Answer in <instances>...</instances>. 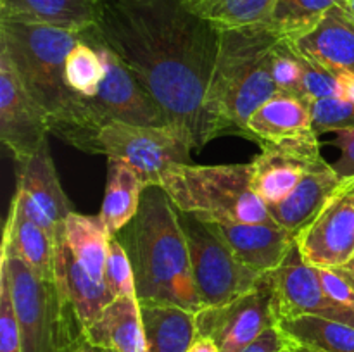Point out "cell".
I'll list each match as a JSON object with an SVG mask.
<instances>
[{
  "label": "cell",
  "mask_w": 354,
  "mask_h": 352,
  "mask_svg": "<svg viewBox=\"0 0 354 352\" xmlns=\"http://www.w3.org/2000/svg\"><path fill=\"white\" fill-rule=\"evenodd\" d=\"M95 40L121 59L194 148L207 144L204 100L221 30L183 0H102Z\"/></svg>",
  "instance_id": "obj_1"
},
{
  "label": "cell",
  "mask_w": 354,
  "mask_h": 352,
  "mask_svg": "<svg viewBox=\"0 0 354 352\" xmlns=\"http://www.w3.org/2000/svg\"><path fill=\"white\" fill-rule=\"evenodd\" d=\"M83 31L47 24L0 21V50L12 61L21 83L48 119L50 133L78 150L95 154L83 97L66 85V59Z\"/></svg>",
  "instance_id": "obj_2"
},
{
  "label": "cell",
  "mask_w": 354,
  "mask_h": 352,
  "mask_svg": "<svg viewBox=\"0 0 354 352\" xmlns=\"http://www.w3.org/2000/svg\"><path fill=\"white\" fill-rule=\"evenodd\" d=\"M121 231L123 238L116 237L130 255L138 302L204 309L180 213L162 186L144 190L137 216Z\"/></svg>",
  "instance_id": "obj_3"
},
{
  "label": "cell",
  "mask_w": 354,
  "mask_h": 352,
  "mask_svg": "<svg viewBox=\"0 0 354 352\" xmlns=\"http://www.w3.org/2000/svg\"><path fill=\"white\" fill-rule=\"evenodd\" d=\"M282 38L263 23L221 30L220 48L204 100L207 140L239 131L279 86L272 76V50Z\"/></svg>",
  "instance_id": "obj_4"
},
{
  "label": "cell",
  "mask_w": 354,
  "mask_h": 352,
  "mask_svg": "<svg viewBox=\"0 0 354 352\" xmlns=\"http://www.w3.org/2000/svg\"><path fill=\"white\" fill-rule=\"evenodd\" d=\"M252 162L197 166L175 164L166 169L159 186L178 213L203 223H270L268 207L252 190Z\"/></svg>",
  "instance_id": "obj_5"
},
{
  "label": "cell",
  "mask_w": 354,
  "mask_h": 352,
  "mask_svg": "<svg viewBox=\"0 0 354 352\" xmlns=\"http://www.w3.org/2000/svg\"><path fill=\"white\" fill-rule=\"evenodd\" d=\"M0 271L6 273L9 282L23 351L73 352L85 333L55 282L38 276L6 245H2Z\"/></svg>",
  "instance_id": "obj_6"
},
{
  "label": "cell",
  "mask_w": 354,
  "mask_h": 352,
  "mask_svg": "<svg viewBox=\"0 0 354 352\" xmlns=\"http://www.w3.org/2000/svg\"><path fill=\"white\" fill-rule=\"evenodd\" d=\"M180 223L185 231L194 280L204 307L220 306L251 292L268 275L242 262L203 221L180 213Z\"/></svg>",
  "instance_id": "obj_7"
},
{
  "label": "cell",
  "mask_w": 354,
  "mask_h": 352,
  "mask_svg": "<svg viewBox=\"0 0 354 352\" xmlns=\"http://www.w3.org/2000/svg\"><path fill=\"white\" fill-rule=\"evenodd\" d=\"M192 144L169 124L138 126L114 121L97 131L95 154L130 164L147 185H159L166 169L190 164Z\"/></svg>",
  "instance_id": "obj_8"
},
{
  "label": "cell",
  "mask_w": 354,
  "mask_h": 352,
  "mask_svg": "<svg viewBox=\"0 0 354 352\" xmlns=\"http://www.w3.org/2000/svg\"><path fill=\"white\" fill-rule=\"evenodd\" d=\"M85 31L97 43L104 62V79L99 93L92 99H83L90 128L95 133V138L97 131L104 124L114 123V121L138 124V126L168 124L165 113L158 106V102L131 75V71L121 62V59L111 48L95 40L88 30Z\"/></svg>",
  "instance_id": "obj_9"
},
{
  "label": "cell",
  "mask_w": 354,
  "mask_h": 352,
  "mask_svg": "<svg viewBox=\"0 0 354 352\" xmlns=\"http://www.w3.org/2000/svg\"><path fill=\"white\" fill-rule=\"evenodd\" d=\"M197 337L209 338L220 352H242L270 326L279 323L270 276L251 292L196 314Z\"/></svg>",
  "instance_id": "obj_10"
},
{
  "label": "cell",
  "mask_w": 354,
  "mask_h": 352,
  "mask_svg": "<svg viewBox=\"0 0 354 352\" xmlns=\"http://www.w3.org/2000/svg\"><path fill=\"white\" fill-rule=\"evenodd\" d=\"M304 261L315 268H341L354 255V176L342 178L313 219L296 235Z\"/></svg>",
  "instance_id": "obj_11"
},
{
  "label": "cell",
  "mask_w": 354,
  "mask_h": 352,
  "mask_svg": "<svg viewBox=\"0 0 354 352\" xmlns=\"http://www.w3.org/2000/svg\"><path fill=\"white\" fill-rule=\"evenodd\" d=\"M261 148V154L252 161V190L266 207L283 202L301 179L325 161L315 130L263 144Z\"/></svg>",
  "instance_id": "obj_12"
},
{
  "label": "cell",
  "mask_w": 354,
  "mask_h": 352,
  "mask_svg": "<svg viewBox=\"0 0 354 352\" xmlns=\"http://www.w3.org/2000/svg\"><path fill=\"white\" fill-rule=\"evenodd\" d=\"M50 133L48 119L21 83L12 61L0 50V138L19 164L40 150Z\"/></svg>",
  "instance_id": "obj_13"
},
{
  "label": "cell",
  "mask_w": 354,
  "mask_h": 352,
  "mask_svg": "<svg viewBox=\"0 0 354 352\" xmlns=\"http://www.w3.org/2000/svg\"><path fill=\"white\" fill-rule=\"evenodd\" d=\"M279 321L282 317L315 314L354 326V311L332 300L322 286L317 268L308 264L299 248L290 251L279 269L268 273Z\"/></svg>",
  "instance_id": "obj_14"
},
{
  "label": "cell",
  "mask_w": 354,
  "mask_h": 352,
  "mask_svg": "<svg viewBox=\"0 0 354 352\" xmlns=\"http://www.w3.org/2000/svg\"><path fill=\"white\" fill-rule=\"evenodd\" d=\"M19 166V179L14 195L17 207L24 216L57 238L73 209L59 182L47 141L37 154Z\"/></svg>",
  "instance_id": "obj_15"
},
{
  "label": "cell",
  "mask_w": 354,
  "mask_h": 352,
  "mask_svg": "<svg viewBox=\"0 0 354 352\" xmlns=\"http://www.w3.org/2000/svg\"><path fill=\"white\" fill-rule=\"evenodd\" d=\"M206 224L242 262L265 275L279 269L296 247V233L275 221Z\"/></svg>",
  "instance_id": "obj_16"
},
{
  "label": "cell",
  "mask_w": 354,
  "mask_h": 352,
  "mask_svg": "<svg viewBox=\"0 0 354 352\" xmlns=\"http://www.w3.org/2000/svg\"><path fill=\"white\" fill-rule=\"evenodd\" d=\"M55 285L75 309L83 331L116 297L111 293L102 280H95L73 255L62 230L55 240Z\"/></svg>",
  "instance_id": "obj_17"
},
{
  "label": "cell",
  "mask_w": 354,
  "mask_h": 352,
  "mask_svg": "<svg viewBox=\"0 0 354 352\" xmlns=\"http://www.w3.org/2000/svg\"><path fill=\"white\" fill-rule=\"evenodd\" d=\"M294 47L330 71L354 72V16L344 6H335L324 19L297 40Z\"/></svg>",
  "instance_id": "obj_18"
},
{
  "label": "cell",
  "mask_w": 354,
  "mask_h": 352,
  "mask_svg": "<svg viewBox=\"0 0 354 352\" xmlns=\"http://www.w3.org/2000/svg\"><path fill=\"white\" fill-rule=\"evenodd\" d=\"M102 0H0V21L85 31L99 23Z\"/></svg>",
  "instance_id": "obj_19"
},
{
  "label": "cell",
  "mask_w": 354,
  "mask_h": 352,
  "mask_svg": "<svg viewBox=\"0 0 354 352\" xmlns=\"http://www.w3.org/2000/svg\"><path fill=\"white\" fill-rule=\"evenodd\" d=\"M83 333L104 352H147L137 297H116Z\"/></svg>",
  "instance_id": "obj_20"
},
{
  "label": "cell",
  "mask_w": 354,
  "mask_h": 352,
  "mask_svg": "<svg viewBox=\"0 0 354 352\" xmlns=\"http://www.w3.org/2000/svg\"><path fill=\"white\" fill-rule=\"evenodd\" d=\"M341 182L342 178L334 166L324 161L301 179L299 185L283 202L268 207L270 216L280 226L297 235V231L310 223L315 214L324 207Z\"/></svg>",
  "instance_id": "obj_21"
},
{
  "label": "cell",
  "mask_w": 354,
  "mask_h": 352,
  "mask_svg": "<svg viewBox=\"0 0 354 352\" xmlns=\"http://www.w3.org/2000/svg\"><path fill=\"white\" fill-rule=\"evenodd\" d=\"M313 130L310 102L279 90L248 121V137L273 144Z\"/></svg>",
  "instance_id": "obj_22"
},
{
  "label": "cell",
  "mask_w": 354,
  "mask_h": 352,
  "mask_svg": "<svg viewBox=\"0 0 354 352\" xmlns=\"http://www.w3.org/2000/svg\"><path fill=\"white\" fill-rule=\"evenodd\" d=\"M55 240L48 231L24 216L12 199L2 245L19 255L38 276L55 282Z\"/></svg>",
  "instance_id": "obj_23"
},
{
  "label": "cell",
  "mask_w": 354,
  "mask_h": 352,
  "mask_svg": "<svg viewBox=\"0 0 354 352\" xmlns=\"http://www.w3.org/2000/svg\"><path fill=\"white\" fill-rule=\"evenodd\" d=\"M147 352H189L197 340L196 313L173 304H140Z\"/></svg>",
  "instance_id": "obj_24"
},
{
  "label": "cell",
  "mask_w": 354,
  "mask_h": 352,
  "mask_svg": "<svg viewBox=\"0 0 354 352\" xmlns=\"http://www.w3.org/2000/svg\"><path fill=\"white\" fill-rule=\"evenodd\" d=\"M147 186L144 178L130 164L116 159L107 161L106 193L99 216L111 235L120 233L137 216L142 195Z\"/></svg>",
  "instance_id": "obj_25"
},
{
  "label": "cell",
  "mask_w": 354,
  "mask_h": 352,
  "mask_svg": "<svg viewBox=\"0 0 354 352\" xmlns=\"http://www.w3.org/2000/svg\"><path fill=\"white\" fill-rule=\"evenodd\" d=\"M290 347L313 352H354V326L315 314L282 317L277 323Z\"/></svg>",
  "instance_id": "obj_26"
},
{
  "label": "cell",
  "mask_w": 354,
  "mask_h": 352,
  "mask_svg": "<svg viewBox=\"0 0 354 352\" xmlns=\"http://www.w3.org/2000/svg\"><path fill=\"white\" fill-rule=\"evenodd\" d=\"M62 235L80 264L93 278L104 282V268L113 235L109 233L102 217L73 211L62 224Z\"/></svg>",
  "instance_id": "obj_27"
},
{
  "label": "cell",
  "mask_w": 354,
  "mask_h": 352,
  "mask_svg": "<svg viewBox=\"0 0 354 352\" xmlns=\"http://www.w3.org/2000/svg\"><path fill=\"white\" fill-rule=\"evenodd\" d=\"M335 6L346 7L348 0H277L263 24L283 40L294 41L310 33Z\"/></svg>",
  "instance_id": "obj_28"
},
{
  "label": "cell",
  "mask_w": 354,
  "mask_h": 352,
  "mask_svg": "<svg viewBox=\"0 0 354 352\" xmlns=\"http://www.w3.org/2000/svg\"><path fill=\"white\" fill-rule=\"evenodd\" d=\"M190 10L220 30L244 28L266 19L277 0H183Z\"/></svg>",
  "instance_id": "obj_29"
},
{
  "label": "cell",
  "mask_w": 354,
  "mask_h": 352,
  "mask_svg": "<svg viewBox=\"0 0 354 352\" xmlns=\"http://www.w3.org/2000/svg\"><path fill=\"white\" fill-rule=\"evenodd\" d=\"M104 79V62L95 41L83 31L66 59V85L75 95L92 99Z\"/></svg>",
  "instance_id": "obj_30"
},
{
  "label": "cell",
  "mask_w": 354,
  "mask_h": 352,
  "mask_svg": "<svg viewBox=\"0 0 354 352\" xmlns=\"http://www.w3.org/2000/svg\"><path fill=\"white\" fill-rule=\"evenodd\" d=\"M272 76L279 90L303 99V59L290 40H279L272 50Z\"/></svg>",
  "instance_id": "obj_31"
},
{
  "label": "cell",
  "mask_w": 354,
  "mask_h": 352,
  "mask_svg": "<svg viewBox=\"0 0 354 352\" xmlns=\"http://www.w3.org/2000/svg\"><path fill=\"white\" fill-rule=\"evenodd\" d=\"M104 283L114 297H137L133 266H131L127 248L116 235H113L109 240V251H107L106 268H104Z\"/></svg>",
  "instance_id": "obj_32"
},
{
  "label": "cell",
  "mask_w": 354,
  "mask_h": 352,
  "mask_svg": "<svg viewBox=\"0 0 354 352\" xmlns=\"http://www.w3.org/2000/svg\"><path fill=\"white\" fill-rule=\"evenodd\" d=\"M311 107V121L317 135L327 131L353 130L354 128V102L344 100L341 97H328V99L313 100Z\"/></svg>",
  "instance_id": "obj_33"
},
{
  "label": "cell",
  "mask_w": 354,
  "mask_h": 352,
  "mask_svg": "<svg viewBox=\"0 0 354 352\" xmlns=\"http://www.w3.org/2000/svg\"><path fill=\"white\" fill-rule=\"evenodd\" d=\"M301 54V52H299ZM303 59V99L308 102L328 97H341V83L337 72L330 71L325 66L311 61L301 54Z\"/></svg>",
  "instance_id": "obj_34"
},
{
  "label": "cell",
  "mask_w": 354,
  "mask_h": 352,
  "mask_svg": "<svg viewBox=\"0 0 354 352\" xmlns=\"http://www.w3.org/2000/svg\"><path fill=\"white\" fill-rule=\"evenodd\" d=\"M0 352H24L9 282L3 271H0Z\"/></svg>",
  "instance_id": "obj_35"
},
{
  "label": "cell",
  "mask_w": 354,
  "mask_h": 352,
  "mask_svg": "<svg viewBox=\"0 0 354 352\" xmlns=\"http://www.w3.org/2000/svg\"><path fill=\"white\" fill-rule=\"evenodd\" d=\"M317 275L332 300L341 304L346 309L354 311V286L337 268H317Z\"/></svg>",
  "instance_id": "obj_36"
},
{
  "label": "cell",
  "mask_w": 354,
  "mask_h": 352,
  "mask_svg": "<svg viewBox=\"0 0 354 352\" xmlns=\"http://www.w3.org/2000/svg\"><path fill=\"white\" fill-rule=\"evenodd\" d=\"M334 145L339 148V159L332 166L337 175L341 178L354 176V128L335 131Z\"/></svg>",
  "instance_id": "obj_37"
},
{
  "label": "cell",
  "mask_w": 354,
  "mask_h": 352,
  "mask_svg": "<svg viewBox=\"0 0 354 352\" xmlns=\"http://www.w3.org/2000/svg\"><path fill=\"white\" fill-rule=\"evenodd\" d=\"M289 347V340H287L286 335L282 333V330L275 324V326H270L268 330L263 331V333L259 335L252 344H249L242 352H283Z\"/></svg>",
  "instance_id": "obj_38"
},
{
  "label": "cell",
  "mask_w": 354,
  "mask_h": 352,
  "mask_svg": "<svg viewBox=\"0 0 354 352\" xmlns=\"http://www.w3.org/2000/svg\"><path fill=\"white\" fill-rule=\"evenodd\" d=\"M189 352H220L218 351L216 344L209 338H204V337H197V340L194 342V345L190 347Z\"/></svg>",
  "instance_id": "obj_39"
},
{
  "label": "cell",
  "mask_w": 354,
  "mask_h": 352,
  "mask_svg": "<svg viewBox=\"0 0 354 352\" xmlns=\"http://www.w3.org/2000/svg\"><path fill=\"white\" fill-rule=\"evenodd\" d=\"M73 352H104V351L97 347V345H93L92 342L86 340L85 335H83V338L76 344V347L73 349Z\"/></svg>",
  "instance_id": "obj_40"
},
{
  "label": "cell",
  "mask_w": 354,
  "mask_h": 352,
  "mask_svg": "<svg viewBox=\"0 0 354 352\" xmlns=\"http://www.w3.org/2000/svg\"><path fill=\"white\" fill-rule=\"evenodd\" d=\"M337 269L346 276V278L349 280V282H351V285L354 286V255L349 259L348 262H346V264H342L341 268H337Z\"/></svg>",
  "instance_id": "obj_41"
},
{
  "label": "cell",
  "mask_w": 354,
  "mask_h": 352,
  "mask_svg": "<svg viewBox=\"0 0 354 352\" xmlns=\"http://www.w3.org/2000/svg\"><path fill=\"white\" fill-rule=\"evenodd\" d=\"M346 7H348V9L351 10V14L354 16V0H348V6H346Z\"/></svg>",
  "instance_id": "obj_42"
},
{
  "label": "cell",
  "mask_w": 354,
  "mask_h": 352,
  "mask_svg": "<svg viewBox=\"0 0 354 352\" xmlns=\"http://www.w3.org/2000/svg\"><path fill=\"white\" fill-rule=\"evenodd\" d=\"M294 352H313V351H306V349H299V347H290Z\"/></svg>",
  "instance_id": "obj_43"
},
{
  "label": "cell",
  "mask_w": 354,
  "mask_h": 352,
  "mask_svg": "<svg viewBox=\"0 0 354 352\" xmlns=\"http://www.w3.org/2000/svg\"><path fill=\"white\" fill-rule=\"evenodd\" d=\"M283 352H294V351H292V349L289 347V349H286V351H283Z\"/></svg>",
  "instance_id": "obj_44"
}]
</instances>
